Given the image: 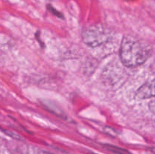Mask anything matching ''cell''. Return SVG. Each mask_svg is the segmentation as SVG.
Here are the masks:
<instances>
[{"mask_svg":"<svg viewBox=\"0 0 155 154\" xmlns=\"http://www.w3.org/2000/svg\"><path fill=\"white\" fill-rule=\"evenodd\" d=\"M151 54V47L145 41L129 35L123 39L120 57L123 64L136 67L143 64Z\"/></svg>","mask_w":155,"mask_h":154,"instance_id":"obj_1","label":"cell"},{"mask_svg":"<svg viewBox=\"0 0 155 154\" xmlns=\"http://www.w3.org/2000/svg\"><path fill=\"white\" fill-rule=\"evenodd\" d=\"M108 30L101 26H92L85 30L83 33V40L90 48H96L107 42L110 38Z\"/></svg>","mask_w":155,"mask_h":154,"instance_id":"obj_2","label":"cell"},{"mask_svg":"<svg viewBox=\"0 0 155 154\" xmlns=\"http://www.w3.org/2000/svg\"><path fill=\"white\" fill-rule=\"evenodd\" d=\"M154 81L151 82H147L139 88L136 92V97L139 99H146V98H153L154 95Z\"/></svg>","mask_w":155,"mask_h":154,"instance_id":"obj_3","label":"cell"},{"mask_svg":"<svg viewBox=\"0 0 155 154\" xmlns=\"http://www.w3.org/2000/svg\"><path fill=\"white\" fill-rule=\"evenodd\" d=\"M47 8H48V10L49 11L51 12V13H52L53 14L55 15V16H57L58 18H63V14H62L61 13V12H59L58 11L56 10V9L54 8L53 7V6H51V5H47Z\"/></svg>","mask_w":155,"mask_h":154,"instance_id":"obj_4","label":"cell"},{"mask_svg":"<svg viewBox=\"0 0 155 154\" xmlns=\"http://www.w3.org/2000/svg\"><path fill=\"white\" fill-rule=\"evenodd\" d=\"M47 154H52V153H47Z\"/></svg>","mask_w":155,"mask_h":154,"instance_id":"obj_5","label":"cell"}]
</instances>
